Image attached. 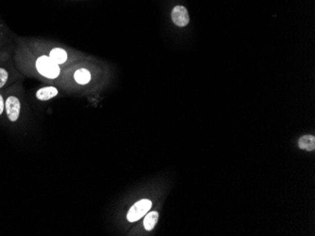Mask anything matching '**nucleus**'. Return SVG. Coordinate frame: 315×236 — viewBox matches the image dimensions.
<instances>
[{"instance_id":"f257e3e1","label":"nucleus","mask_w":315,"mask_h":236,"mask_svg":"<svg viewBox=\"0 0 315 236\" xmlns=\"http://www.w3.org/2000/svg\"><path fill=\"white\" fill-rule=\"evenodd\" d=\"M36 68L38 72L47 78H56L60 73L59 64L46 56L38 57L36 60Z\"/></svg>"},{"instance_id":"f03ea898","label":"nucleus","mask_w":315,"mask_h":236,"mask_svg":"<svg viewBox=\"0 0 315 236\" xmlns=\"http://www.w3.org/2000/svg\"><path fill=\"white\" fill-rule=\"evenodd\" d=\"M151 207L152 202L149 200L143 199L137 201L136 203H134L129 209V213L127 215L128 220L129 222L138 221L143 215H146L147 212H149Z\"/></svg>"},{"instance_id":"9d476101","label":"nucleus","mask_w":315,"mask_h":236,"mask_svg":"<svg viewBox=\"0 0 315 236\" xmlns=\"http://www.w3.org/2000/svg\"><path fill=\"white\" fill-rule=\"evenodd\" d=\"M9 79V72L4 69L0 67V88L5 86Z\"/></svg>"},{"instance_id":"7ed1b4c3","label":"nucleus","mask_w":315,"mask_h":236,"mask_svg":"<svg viewBox=\"0 0 315 236\" xmlns=\"http://www.w3.org/2000/svg\"><path fill=\"white\" fill-rule=\"evenodd\" d=\"M5 109L8 118L11 122H16L20 116L21 104L20 101L14 95L9 96L5 100Z\"/></svg>"},{"instance_id":"6e6552de","label":"nucleus","mask_w":315,"mask_h":236,"mask_svg":"<svg viewBox=\"0 0 315 236\" xmlns=\"http://www.w3.org/2000/svg\"><path fill=\"white\" fill-rule=\"evenodd\" d=\"M158 220H159V213L157 211L150 212L144 217V220H143L144 229L146 230H152L154 229L155 225L157 224Z\"/></svg>"},{"instance_id":"423d86ee","label":"nucleus","mask_w":315,"mask_h":236,"mask_svg":"<svg viewBox=\"0 0 315 236\" xmlns=\"http://www.w3.org/2000/svg\"><path fill=\"white\" fill-rule=\"evenodd\" d=\"M298 146H299L301 150H308V151L314 150V136H310V135L301 136L299 140H298Z\"/></svg>"},{"instance_id":"0eeeda50","label":"nucleus","mask_w":315,"mask_h":236,"mask_svg":"<svg viewBox=\"0 0 315 236\" xmlns=\"http://www.w3.org/2000/svg\"><path fill=\"white\" fill-rule=\"evenodd\" d=\"M49 57L57 64H64L67 59V53L62 48H54L50 51Z\"/></svg>"},{"instance_id":"39448f33","label":"nucleus","mask_w":315,"mask_h":236,"mask_svg":"<svg viewBox=\"0 0 315 236\" xmlns=\"http://www.w3.org/2000/svg\"><path fill=\"white\" fill-rule=\"evenodd\" d=\"M58 90L55 87H44L36 93V97L41 101L50 100L57 96Z\"/></svg>"},{"instance_id":"9b49d317","label":"nucleus","mask_w":315,"mask_h":236,"mask_svg":"<svg viewBox=\"0 0 315 236\" xmlns=\"http://www.w3.org/2000/svg\"><path fill=\"white\" fill-rule=\"evenodd\" d=\"M4 109H5V100H4L3 96L0 94V115L3 113Z\"/></svg>"},{"instance_id":"1a4fd4ad","label":"nucleus","mask_w":315,"mask_h":236,"mask_svg":"<svg viewBox=\"0 0 315 236\" xmlns=\"http://www.w3.org/2000/svg\"><path fill=\"white\" fill-rule=\"evenodd\" d=\"M74 77H75V80L80 85H85L87 83H89L91 80V73L86 69L81 68L75 72Z\"/></svg>"},{"instance_id":"20e7f679","label":"nucleus","mask_w":315,"mask_h":236,"mask_svg":"<svg viewBox=\"0 0 315 236\" xmlns=\"http://www.w3.org/2000/svg\"><path fill=\"white\" fill-rule=\"evenodd\" d=\"M172 21L178 27H186L190 22L188 11L183 6H176L172 11Z\"/></svg>"}]
</instances>
